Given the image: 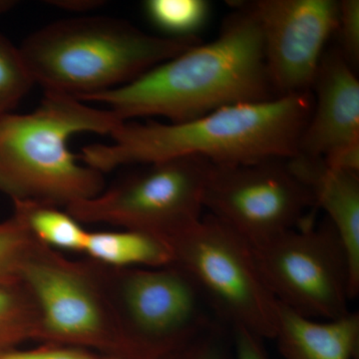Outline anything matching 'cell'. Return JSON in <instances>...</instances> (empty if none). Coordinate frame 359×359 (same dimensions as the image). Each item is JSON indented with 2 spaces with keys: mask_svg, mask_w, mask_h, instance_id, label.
<instances>
[{
  "mask_svg": "<svg viewBox=\"0 0 359 359\" xmlns=\"http://www.w3.org/2000/svg\"><path fill=\"white\" fill-rule=\"evenodd\" d=\"M311 92L226 106L180 123L122 122L112 144L82 148L80 161L100 173L127 165H146L196 156L215 165L287 161L313 109Z\"/></svg>",
  "mask_w": 359,
  "mask_h": 359,
  "instance_id": "1",
  "label": "cell"
},
{
  "mask_svg": "<svg viewBox=\"0 0 359 359\" xmlns=\"http://www.w3.org/2000/svg\"><path fill=\"white\" fill-rule=\"evenodd\" d=\"M273 91L259 23L247 4H241L216 39L81 101L102 104L122 121L160 116L180 123L226 106L268 100L276 97Z\"/></svg>",
  "mask_w": 359,
  "mask_h": 359,
  "instance_id": "2",
  "label": "cell"
},
{
  "mask_svg": "<svg viewBox=\"0 0 359 359\" xmlns=\"http://www.w3.org/2000/svg\"><path fill=\"white\" fill-rule=\"evenodd\" d=\"M108 109L75 97L45 92L27 114L0 117V193L13 202L65 207L104 190L103 174L71 152L74 135H111L121 124Z\"/></svg>",
  "mask_w": 359,
  "mask_h": 359,
  "instance_id": "3",
  "label": "cell"
},
{
  "mask_svg": "<svg viewBox=\"0 0 359 359\" xmlns=\"http://www.w3.org/2000/svg\"><path fill=\"white\" fill-rule=\"evenodd\" d=\"M198 43L148 34L119 18L81 16L43 26L20 50L34 85L82 100L124 86Z\"/></svg>",
  "mask_w": 359,
  "mask_h": 359,
  "instance_id": "4",
  "label": "cell"
},
{
  "mask_svg": "<svg viewBox=\"0 0 359 359\" xmlns=\"http://www.w3.org/2000/svg\"><path fill=\"white\" fill-rule=\"evenodd\" d=\"M168 244L173 264L197 283L224 325L273 339L278 302L244 238L207 215Z\"/></svg>",
  "mask_w": 359,
  "mask_h": 359,
  "instance_id": "5",
  "label": "cell"
},
{
  "mask_svg": "<svg viewBox=\"0 0 359 359\" xmlns=\"http://www.w3.org/2000/svg\"><path fill=\"white\" fill-rule=\"evenodd\" d=\"M211 163L196 156L142 165L66 211L80 223L107 224L169 242L202 219Z\"/></svg>",
  "mask_w": 359,
  "mask_h": 359,
  "instance_id": "6",
  "label": "cell"
},
{
  "mask_svg": "<svg viewBox=\"0 0 359 359\" xmlns=\"http://www.w3.org/2000/svg\"><path fill=\"white\" fill-rule=\"evenodd\" d=\"M90 264L68 261L39 242L21 283L39 309L40 339L116 349L134 359L114 299Z\"/></svg>",
  "mask_w": 359,
  "mask_h": 359,
  "instance_id": "7",
  "label": "cell"
},
{
  "mask_svg": "<svg viewBox=\"0 0 359 359\" xmlns=\"http://www.w3.org/2000/svg\"><path fill=\"white\" fill-rule=\"evenodd\" d=\"M116 269V308L134 359H168L224 327L192 278L177 264Z\"/></svg>",
  "mask_w": 359,
  "mask_h": 359,
  "instance_id": "8",
  "label": "cell"
},
{
  "mask_svg": "<svg viewBox=\"0 0 359 359\" xmlns=\"http://www.w3.org/2000/svg\"><path fill=\"white\" fill-rule=\"evenodd\" d=\"M257 269L276 302L313 318L330 320L351 313L355 299L351 266L330 222L309 221L252 247Z\"/></svg>",
  "mask_w": 359,
  "mask_h": 359,
  "instance_id": "9",
  "label": "cell"
},
{
  "mask_svg": "<svg viewBox=\"0 0 359 359\" xmlns=\"http://www.w3.org/2000/svg\"><path fill=\"white\" fill-rule=\"evenodd\" d=\"M313 207V194L287 161L210 165L204 209L250 247L301 226Z\"/></svg>",
  "mask_w": 359,
  "mask_h": 359,
  "instance_id": "10",
  "label": "cell"
},
{
  "mask_svg": "<svg viewBox=\"0 0 359 359\" xmlns=\"http://www.w3.org/2000/svg\"><path fill=\"white\" fill-rule=\"evenodd\" d=\"M263 37L264 61L276 96L313 87L328 40L335 33L334 0H257L247 4Z\"/></svg>",
  "mask_w": 359,
  "mask_h": 359,
  "instance_id": "11",
  "label": "cell"
},
{
  "mask_svg": "<svg viewBox=\"0 0 359 359\" xmlns=\"http://www.w3.org/2000/svg\"><path fill=\"white\" fill-rule=\"evenodd\" d=\"M313 87L316 98L297 155L359 173V82L339 50L321 59Z\"/></svg>",
  "mask_w": 359,
  "mask_h": 359,
  "instance_id": "12",
  "label": "cell"
},
{
  "mask_svg": "<svg viewBox=\"0 0 359 359\" xmlns=\"http://www.w3.org/2000/svg\"><path fill=\"white\" fill-rule=\"evenodd\" d=\"M290 169L308 186L346 250L354 294H359V173L335 169L321 159L297 155Z\"/></svg>",
  "mask_w": 359,
  "mask_h": 359,
  "instance_id": "13",
  "label": "cell"
},
{
  "mask_svg": "<svg viewBox=\"0 0 359 359\" xmlns=\"http://www.w3.org/2000/svg\"><path fill=\"white\" fill-rule=\"evenodd\" d=\"M273 339L285 359H358L359 314L313 320L278 302Z\"/></svg>",
  "mask_w": 359,
  "mask_h": 359,
  "instance_id": "14",
  "label": "cell"
},
{
  "mask_svg": "<svg viewBox=\"0 0 359 359\" xmlns=\"http://www.w3.org/2000/svg\"><path fill=\"white\" fill-rule=\"evenodd\" d=\"M82 252L113 269L160 268L174 263L167 242L138 231H88Z\"/></svg>",
  "mask_w": 359,
  "mask_h": 359,
  "instance_id": "15",
  "label": "cell"
},
{
  "mask_svg": "<svg viewBox=\"0 0 359 359\" xmlns=\"http://www.w3.org/2000/svg\"><path fill=\"white\" fill-rule=\"evenodd\" d=\"M13 215L41 244L53 250H83L88 231L67 211L30 202H13Z\"/></svg>",
  "mask_w": 359,
  "mask_h": 359,
  "instance_id": "16",
  "label": "cell"
},
{
  "mask_svg": "<svg viewBox=\"0 0 359 359\" xmlns=\"http://www.w3.org/2000/svg\"><path fill=\"white\" fill-rule=\"evenodd\" d=\"M40 339L39 309L22 283L0 285V353Z\"/></svg>",
  "mask_w": 359,
  "mask_h": 359,
  "instance_id": "17",
  "label": "cell"
},
{
  "mask_svg": "<svg viewBox=\"0 0 359 359\" xmlns=\"http://www.w3.org/2000/svg\"><path fill=\"white\" fill-rule=\"evenodd\" d=\"M144 13L168 39H197L209 20L211 6L205 0H147Z\"/></svg>",
  "mask_w": 359,
  "mask_h": 359,
  "instance_id": "18",
  "label": "cell"
},
{
  "mask_svg": "<svg viewBox=\"0 0 359 359\" xmlns=\"http://www.w3.org/2000/svg\"><path fill=\"white\" fill-rule=\"evenodd\" d=\"M39 241L15 215L0 223V285L21 283V273Z\"/></svg>",
  "mask_w": 359,
  "mask_h": 359,
  "instance_id": "19",
  "label": "cell"
},
{
  "mask_svg": "<svg viewBox=\"0 0 359 359\" xmlns=\"http://www.w3.org/2000/svg\"><path fill=\"white\" fill-rule=\"evenodd\" d=\"M33 85L20 47L0 33V117L13 112Z\"/></svg>",
  "mask_w": 359,
  "mask_h": 359,
  "instance_id": "20",
  "label": "cell"
},
{
  "mask_svg": "<svg viewBox=\"0 0 359 359\" xmlns=\"http://www.w3.org/2000/svg\"><path fill=\"white\" fill-rule=\"evenodd\" d=\"M335 33L339 34V52L353 67L359 59V1L339 2V20Z\"/></svg>",
  "mask_w": 359,
  "mask_h": 359,
  "instance_id": "21",
  "label": "cell"
},
{
  "mask_svg": "<svg viewBox=\"0 0 359 359\" xmlns=\"http://www.w3.org/2000/svg\"><path fill=\"white\" fill-rule=\"evenodd\" d=\"M223 327L212 330L179 353V359H226L223 342Z\"/></svg>",
  "mask_w": 359,
  "mask_h": 359,
  "instance_id": "22",
  "label": "cell"
},
{
  "mask_svg": "<svg viewBox=\"0 0 359 359\" xmlns=\"http://www.w3.org/2000/svg\"><path fill=\"white\" fill-rule=\"evenodd\" d=\"M91 355L80 349L70 347H47V348L18 351L13 348L0 353V359H92Z\"/></svg>",
  "mask_w": 359,
  "mask_h": 359,
  "instance_id": "23",
  "label": "cell"
},
{
  "mask_svg": "<svg viewBox=\"0 0 359 359\" xmlns=\"http://www.w3.org/2000/svg\"><path fill=\"white\" fill-rule=\"evenodd\" d=\"M235 359H268L263 339L243 327H233Z\"/></svg>",
  "mask_w": 359,
  "mask_h": 359,
  "instance_id": "24",
  "label": "cell"
},
{
  "mask_svg": "<svg viewBox=\"0 0 359 359\" xmlns=\"http://www.w3.org/2000/svg\"><path fill=\"white\" fill-rule=\"evenodd\" d=\"M56 6H63V7H67V8H78V9H82V11H84V9H89L92 8V7H96L99 6L98 1H57L56 2Z\"/></svg>",
  "mask_w": 359,
  "mask_h": 359,
  "instance_id": "25",
  "label": "cell"
},
{
  "mask_svg": "<svg viewBox=\"0 0 359 359\" xmlns=\"http://www.w3.org/2000/svg\"><path fill=\"white\" fill-rule=\"evenodd\" d=\"M16 2L13 0H0V14L6 13L15 6Z\"/></svg>",
  "mask_w": 359,
  "mask_h": 359,
  "instance_id": "26",
  "label": "cell"
},
{
  "mask_svg": "<svg viewBox=\"0 0 359 359\" xmlns=\"http://www.w3.org/2000/svg\"><path fill=\"white\" fill-rule=\"evenodd\" d=\"M92 359H95V358H92Z\"/></svg>",
  "mask_w": 359,
  "mask_h": 359,
  "instance_id": "27",
  "label": "cell"
}]
</instances>
